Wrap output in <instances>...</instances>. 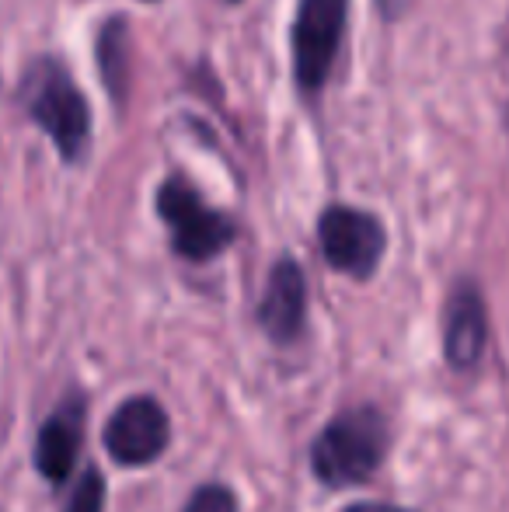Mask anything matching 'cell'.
<instances>
[{"label":"cell","instance_id":"cell-15","mask_svg":"<svg viewBox=\"0 0 509 512\" xmlns=\"http://www.w3.org/2000/svg\"><path fill=\"white\" fill-rule=\"evenodd\" d=\"M224 4H241V0H224Z\"/></svg>","mask_w":509,"mask_h":512},{"label":"cell","instance_id":"cell-1","mask_svg":"<svg viewBox=\"0 0 509 512\" xmlns=\"http://www.w3.org/2000/svg\"><path fill=\"white\" fill-rule=\"evenodd\" d=\"M18 105L67 164H81L91 154L95 115L67 60L56 53L32 56L18 77Z\"/></svg>","mask_w":509,"mask_h":512},{"label":"cell","instance_id":"cell-3","mask_svg":"<svg viewBox=\"0 0 509 512\" xmlns=\"http://www.w3.org/2000/svg\"><path fill=\"white\" fill-rule=\"evenodd\" d=\"M154 209L161 223L168 227V241L182 262H213L224 255L234 241H238V223L231 213L210 206L203 192L182 175L171 171L161 185H157Z\"/></svg>","mask_w":509,"mask_h":512},{"label":"cell","instance_id":"cell-2","mask_svg":"<svg viewBox=\"0 0 509 512\" xmlns=\"http://www.w3.org/2000/svg\"><path fill=\"white\" fill-rule=\"evenodd\" d=\"M391 450V425L374 405L346 408L311 443V471L325 488L363 485Z\"/></svg>","mask_w":509,"mask_h":512},{"label":"cell","instance_id":"cell-10","mask_svg":"<svg viewBox=\"0 0 509 512\" xmlns=\"http://www.w3.org/2000/svg\"><path fill=\"white\" fill-rule=\"evenodd\" d=\"M95 63L102 84L112 102H126L129 91V18L126 14H109L105 25L95 35Z\"/></svg>","mask_w":509,"mask_h":512},{"label":"cell","instance_id":"cell-13","mask_svg":"<svg viewBox=\"0 0 509 512\" xmlns=\"http://www.w3.org/2000/svg\"><path fill=\"white\" fill-rule=\"evenodd\" d=\"M412 4L415 0H377V7L384 11V18H398V14H405Z\"/></svg>","mask_w":509,"mask_h":512},{"label":"cell","instance_id":"cell-9","mask_svg":"<svg viewBox=\"0 0 509 512\" xmlns=\"http://www.w3.org/2000/svg\"><path fill=\"white\" fill-rule=\"evenodd\" d=\"M84 422H88V405L81 394L63 398L42 422L39 436H35V467L49 485H63L74 471L84 439Z\"/></svg>","mask_w":509,"mask_h":512},{"label":"cell","instance_id":"cell-16","mask_svg":"<svg viewBox=\"0 0 509 512\" xmlns=\"http://www.w3.org/2000/svg\"><path fill=\"white\" fill-rule=\"evenodd\" d=\"M147 4H157V0H147Z\"/></svg>","mask_w":509,"mask_h":512},{"label":"cell","instance_id":"cell-12","mask_svg":"<svg viewBox=\"0 0 509 512\" xmlns=\"http://www.w3.org/2000/svg\"><path fill=\"white\" fill-rule=\"evenodd\" d=\"M182 512H238V499H234V492L227 485L213 481V485L196 488Z\"/></svg>","mask_w":509,"mask_h":512},{"label":"cell","instance_id":"cell-5","mask_svg":"<svg viewBox=\"0 0 509 512\" xmlns=\"http://www.w3.org/2000/svg\"><path fill=\"white\" fill-rule=\"evenodd\" d=\"M318 248L328 269L349 279H370L387 255V227L377 213L332 203L318 216Z\"/></svg>","mask_w":509,"mask_h":512},{"label":"cell","instance_id":"cell-14","mask_svg":"<svg viewBox=\"0 0 509 512\" xmlns=\"http://www.w3.org/2000/svg\"><path fill=\"white\" fill-rule=\"evenodd\" d=\"M346 512H408L398 506H377V502H363V506H349Z\"/></svg>","mask_w":509,"mask_h":512},{"label":"cell","instance_id":"cell-8","mask_svg":"<svg viewBox=\"0 0 509 512\" xmlns=\"http://www.w3.org/2000/svg\"><path fill=\"white\" fill-rule=\"evenodd\" d=\"M485 342H489V310L478 283L461 279L447 297L443 314V356L454 370L468 373L482 363Z\"/></svg>","mask_w":509,"mask_h":512},{"label":"cell","instance_id":"cell-4","mask_svg":"<svg viewBox=\"0 0 509 512\" xmlns=\"http://www.w3.org/2000/svg\"><path fill=\"white\" fill-rule=\"evenodd\" d=\"M353 0H297L290 25V70L300 95L311 102L332 81L342 53Z\"/></svg>","mask_w":509,"mask_h":512},{"label":"cell","instance_id":"cell-7","mask_svg":"<svg viewBox=\"0 0 509 512\" xmlns=\"http://www.w3.org/2000/svg\"><path fill=\"white\" fill-rule=\"evenodd\" d=\"M258 328L276 345H290L307 328V276L293 255L272 262L265 279L262 300H258Z\"/></svg>","mask_w":509,"mask_h":512},{"label":"cell","instance_id":"cell-11","mask_svg":"<svg viewBox=\"0 0 509 512\" xmlns=\"http://www.w3.org/2000/svg\"><path fill=\"white\" fill-rule=\"evenodd\" d=\"M63 512H105V478L95 467H88V471L81 474V481L74 485Z\"/></svg>","mask_w":509,"mask_h":512},{"label":"cell","instance_id":"cell-6","mask_svg":"<svg viewBox=\"0 0 509 512\" xmlns=\"http://www.w3.org/2000/svg\"><path fill=\"white\" fill-rule=\"evenodd\" d=\"M105 453L119 467H147L168 450L171 443V422L161 401L150 394H136L112 411L109 425L102 432Z\"/></svg>","mask_w":509,"mask_h":512}]
</instances>
